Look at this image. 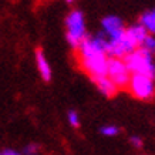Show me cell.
<instances>
[{"instance_id": "cell-13", "label": "cell", "mask_w": 155, "mask_h": 155, "mask_svg": "<svg viewBox=\"0 0 155 155\" xmlns=\"http://www.w3.org/2000/svg\"><path fill=\"white\" fill-rule=\"evenodd\" d=\"M38 150H40V147L37 144H28L27 147H24L23 154H36Z\"/></svg>"}, {"instance_id": "cell-9", "label": "cell", "mask_w": 155, "mask_h": 155, "mask_svg": "<svg viewBox=\"0 0 155 155\" xmlns=\"http://www.w3.org/2000/svg\"><path fill=\"white\" fill-rule=\"evenodd\" d=\"M140 23L147 28V31L151 34H155V9L148 10L141 16Z\"/></svg>"}, {"instance_id": "cell-3", "label": "cell", "mask_w": 155, "mask_h": 155, "mask_svg": "<svg viewBox=\"0 0 155 155\" xmlns=\"http://www.w3.org/2000/svg\"><path fill=\"white\" fill-rule=\"evenodd\" d=\"M66 27H67V43L70 44L73 48L77 50L85 37V21L84 16L80 10H73L66 19Z\"/></svg>"}, {"instance_id": "cell-1", "label": "cell", "mask_w": 155, "mask_h": 155, "mask_svg": "<svg viewBox=\"0 0 155 155\" xmlns=\"http://www.w3.org/2000/svg\"><path fill=\"white\" fill-rule=\"evenodd\" d=\"M78 50L80 64L91 78L107 74L108 54L105 51V38L104 37H87L83 38Z\"/></svg>"}, {"instance_id": "cell-6", "label": "cell", "mask_w": 155, "mask_h": 155, "mask_svg": "<svg viewBox=\"0 0 155 155\" xmlns=\"http://www.w3.org/2000/svg\"><path fill=\"white\" fill-rule=\"evenodd\" d=\"M91 80L97 85V88H98L100 93L103 95H105V97H114V95H117V93L120 91V88L114 84V81L111 80L107 74L100 75V77H94V78H91Z\"/></svg>"}, {"instance_id": "cell-11", "label": "cell", "mask_w": 155, "mask_h": 155, "mask_svg": "<svg viewBox=\"0 0 155 155\" xmlns=\"http://www.w3.org/2000/svg\"><path fill=\"white\" fill-rule=\"evenodd\" d=\"M67 118H68V124H70L71 127H80V117H78V114H77V111H74V110H70L68 113H67Z\"/></svg>"}, {"instance_id": "cell-4", "label": "cell", "mask_w": 155, "mask_h": 155, "mask_svg": "<svg viewBox=\"0 0 155 155\" xmlns=\"http://www.w3.org/2000/svg\"><path fill=\"white\" fill-rule=\"evenodd\" d=\"M128 88L132 95L142 101H150L155 97V80L144 74H131Z\"/></svg>"}, {"instance_id": "cell-10", "label": "cell", "mask_w": 155, "mask_h": 155, "mask_svg": "<svg viewBox=\"0 0 155 155\" xmlns=\"http://www.w3.org/2000/svg\"><path fill=\"white\" fill-rule=\"evenodd\" d=\"M141 47H144L145 50H148L150 53H152V54H154V53H155V37H154V36L147 34V37L144 38Z\"/></svg>"}, {"instance_id": "cell-2", "label": "cell", "mask_w": 155, "mask_h": 155, "mask_svg": "<svg viewBox=\"0 0 155 155\" xmlns=\"http://www.w3.org/2000/svg\"><path fill=\"white\" fill-rule=\"evenodd\" d=\"M131 74H144L155 80V64L152 61V53L144 47H137L122 57Z\"/></svg>"}, {"instance_id": "cell-14", "label": "cell", "mask_w": 155, "mask_h": 155, "mask_svg": "<svg viewBox=\"0 0 155 155\" xmlns=\"http://www.w3.org/2000/svg\"><path fill=\"white\" fill-rule=\"evenodd\" d=\"M130 142H131V145L134 147V148H142V140L140 138V137H131V140H130Z\"/></svg>"}, {"instance_id": "cell-8", "label": "cell", "mask_w": 155, "mask_h": 155, "mask_svg": "<svg viewBox=\"0 0 155 155\" xmlns=\"http://www.w3.org/2000/svg\"><path fill=\"white\" fill-rule=\"evenodd\" d=\"M36 61H37V68L40 71V75H41V78L46 83L48 81H51V77H53V71H51V67L48 64L47 58L44 56V53H43L41 48H37L36 50Z\"/></svg>"}, {"instance_id": "cell-16", "label": "cell", "mask_w": 155, "mask_h": 155, "mask_svg": "<svg viewBox=\"0 0 155 155\" xmlns=\"http://www.w3.org/2000/svg\"><path fill=\"white\" fill-rule=\"evenodd\" d=\"M66 2H67V3H74L75 0H66Z\"/></svg>"}, {"instance_id": "cell-12", "label": "cell", "mask_w": 155, "mask_h": 155, "mask_svg": "<svg viewBox=\"0 0 155 155\" xmlns=\"http://www.w3.org/2000/svg\"><path fill=\"white\" fill-rule=\"evenodd\" d=\"M118 127H115V125H104V127L100 128V132L103 134V135L105 137H114L118 134Z\"/></svg>"}, {"instance_id": "cell-7", "label": "cell", "mask_w": 155, "mask_h": 155, "mask_svg": "<svg viewBox=\"0 0 155 155\" xmlns=\"http://www.w3.org/2000/svg\"><path fill=\"white\" fill-rule=\"evenodd\" d=\"M101 24H103L104 31L110 37H115V36H118V34H121L124 31V23L117 16H107V17H104Z\"/></svg>"}, {"instance_id": "cell-15", "label": "cell", "mask_w": 155, "mask_h": 155, "mask_svg": "<svg viewBox=\"0 0 155 155\" xmlns=\"http://www.w3.org/2000/svg\"><path fill=\"white\" fill-rule=\"evenodd\" d=\"M0 154H3V155H17V151H14V150H5V151H2Z\"/></svg>"}, {"instance_id": "cell-5", "label": "cell", "mask_w": 155, "mask_h": 155, "mask_svg": "<svg viewBox=\"0 0 155 155\" xmlns=\"http://www.w3.org/2000/svg\"><path fill=\"white\" fill-rule=\"evenodd\" d=\"M107 75L114 81L118 88H127L131 73L125 66V63L120 57H108L107 61Z\"/></svg>"}]
</instances>
